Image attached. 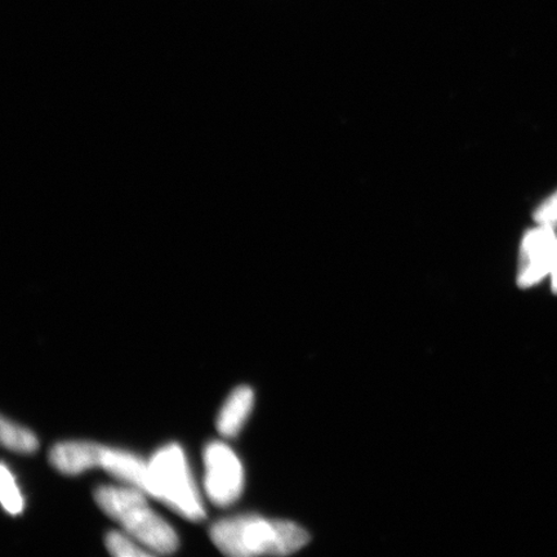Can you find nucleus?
<instances>
[{
    "label": "nucleus",
    "instance_id": "obj_1",
    "mask_svg": "<svg viewBox=\"0 0 557 557\" xmlns=\"http://www.w3.org/2000/svg\"><path fill=\"white\" fill-rule=\"evenodd\" d=\"M209 534L222 554L233 557L290 555L310 541L309 533L295 522L259 515L222 519L212 525Z\"/></svg>",
    "mask_w": 557,
    "mask_h": 557
},
{
    "label": "nucleus",
    "instance_id": "obj_2",
    "mask_svg": "<svg viewBox=\"0 0 557 557\" xmlns=\"http://www.w3.org/2000/svg\"><path fill=\"white\" fill-rule=\"evenodd\" d=\"M145 494L129 485H102L97 487L95 499L108 517L151 553L173 554L178 547L177 534L152 510Z\"/></svg>",
    "mask_w": 557,
    "mask_h": 557
},
{
    "label": "nucleus",
    "instance_id": "obj_3",
    "mask_svg": "<svg viewBox=\"0 0 557 557\" xmlns=\"http://www.w3.org/2000/svg\"><path fill=\"white\" fill-rule=\"evenodd\" d=\"M146 494L187 520L198 522L206 518L203 500L178 444L165 445L150 458Z\"/></svg>",
    "mask_w": 557,
    "mask_h": 557
},
{
    "label": "nucleus",
    "instance_id": "obj_4",
    "mask_svg": "<svg viewBox=\"0 0 557 557\" xmlns=\"http://www.w3.org/2000/svg\"><path fill=\"white\" fill-rule=\"evenodd\" d=\"M205 490L211 503L227 507L238 500L244 487L243 465L227 444L212 442L203 451Z\"/></svg>",
    "mask_w": 557,
    "mask_h": 557
},
{
    "label": "nucleus",
    "instance_id": "obj_5",
    "mask_svg": "<svg viewBox=\"0 0 557 557\" xmlns=\"http://www.w3.org/2000/svg\"><path fill=\"white\" fill-rule=\"evenodd\" d=\"M556 236L553 227L540 226L528 233L521 244L518 283L533 287L552 271Z\"/></svg>",
    "mask_w": 557,
    "mask_h": 557
},
{
    "label": "nucleus",
    "instance_id": "obj_6",
    "mask_svg": "<svg viewBox=\"0 0 557 557\" xmlns=\"http://www.w3.org/2000/svg\"><path fill=\"white\" fill-rule=\"evenodd\" d=\"M107 447L92 442H64L50 451V462L64 475L76 476L90 469L101 468Z\"/></svg>",
    "mask_w": 557,
    "mask_h": 557
},
{
    "label": "nucleus",
    "instance_id": "obj_7",
    "mask_svg": "<svg viewBox=\"0 0 557 557\" xmlns=\"http://www.w3.org/2000/svg\"><path fill=\"white\" fill-rule=\"evenodd\" d=\"M101 469L111 476L146 493L148 491V462L128 450L109 448L104 450Z\"/></svg>",
    "mask_w": 557,
    "mask_h": 557
},
{
    "label": "nucleus",
    "instance_id": "obj_8",
    "mask_svg": "<svg viewBox=\"0 0 557 557\" xmlns=\"http://www.w3.org/2000/svg\"><path fill=\"white\" fill-rule=\"evenodd\" d=\"M255 404L253 389L248 386L236 387L230 394L218 418L219 433L225 437H235L252 412Z\"/></svg>",
    "mask_w": 557,
    "mask_h": 557
},
{
    "label": "nucleus",
    "instance_id": "obj_9",
    "mask_svg": "<svg viewBox=\"0 0 557 557\" xmlns=\"http://www.w3.org/2000/svg\"><path fill=\"white\" fill-rule=\"evenodd\" d=\"M0 438H2L3 447L24 455H32L39 448L38 437L18 424L7 421L2 418L0 422Z\"/></svg>",
    "mask_w": 557,
    "mask_h": 557
},
{
    "label": "nucleus",
    "instance_id": "obj_10",
    "mask_svg": "<svg viewBox=\"0 0 557 557\" xmlns=\"http://www.w3.org/2000/svg\"><path fill=\"white\" fill-rule=\"evenodd\" d=\"M0 500H2L5 512L13 517L24 511L23 494L20 492L15 476L5 463H2V470H0Z\"/></svg>",
    "mask_w": 557,
    "mask_h": 557
},
{
    "label": "nucleus",
    "instance_id": "obj_11",
    "mask_svg": "<svg viewBox=\"0 0 557 557\" xmlns=\"http://www.w3.org/2000/svg\"><path fill=\"white\" fill-rule=\"evenodd\" d=\"M104 543H107L109 553L117 557H148L156 555L150 549L144 547L141 543L132 539L127 533L110 532Z\"/></svg>",
    "mask_w": 557,
    "mask_h": 557
},
{
    "label": "nucleus",
    "instance_id": "obj_12",
    "mask_svg": "<svg viewBox=\"0 0 557 557\" xmlns=\"http://www.w3.org/2000/svg\"><path fill=\"white\" fill-rule=\"evenodd\" d=\"M534 220L537 221L541 226L555 228L557 225V191L543 201L534 213Z\"/></svg>",
    "mask_w": 557,
    "mask_h": 557
},
{
    "label": "nucleus",
    "instance_id": "obj_13",
    "mask_svg": "<svg viewBox=\"0 0 557 557\" xmlns=\"http://www.w3.org/2000/svg\"><path fill=\"white\" fill-rule=\"evenodd\" d=\"M549 275H552L553 278V289L555 294H557V240L555 244L554 259L552 264V271H549Z\"/></svg>",
    "mask_w": 557,
    "mask_h": 557
}]
</instances>
